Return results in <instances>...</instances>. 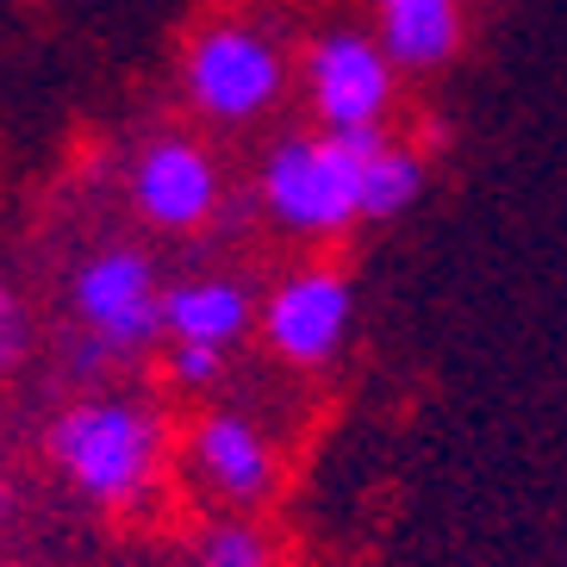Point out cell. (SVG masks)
Listing matches in <instances>:
<instances>
[{
    "instance_id": "1",
    "label": "cell",
    "mask_w": 567,
    "mask_h": 567,
    "mask_svg": "<svg viewBox=\"0 0 567 567\" xmlns=\"http://www.w3.org/2000/svg\"><path fill=\"white\" fill-rule=\"evenodd\" d=\"M38 450L51 474L101 517H137L182 474V424L137 386H82L51 412Z\"/></svg>"
},
{
    "instance_id": "2",
    "label": "cell",
    "mask_w": 567,
    "mask_h": 567,
    "mask_svg": "<svg viewBox=\"0 0 567 567\" xmlns=\"http://www.w3.org/2000/svg\"><path fill=\"white\" fill-rule=\"evenodd\" d=\"M381 132H324V125H293L275 132L256 156L250 206L262 225L300 250H337L368 225V163H374Z\"/></svg>"
},
{
    "instance_id": "3",
    "label": "cell",
    "mask_w": 567,
    "mask_h": 567,
    "mask_svg": "<svg viewBox=\"0 0 567 567\" xmlns=\"http://www.w3.org/2000/svg\"><path fill=\"white\" fill-rule=\"evenodd\" d=\"M293 69H300V44H287L262 13L218 7L175 51V94L200 132H256L287 101H300Z\"/></svg>"
},
{
    "instance_id": "4",
    "label": "cell",
    "mask_w": 567,
    "mask_h": 567,
    "mask_svg": "<svg viewBox=\"0 0 567 567\" xmlns=\"http://www.w3.org/2000/svg\"><path fill=\"white\" fill-rule=\"evenodd\" d=\"M163 300H168V275L137 237L87 244L63 275L69 324L113 368H132L163 350Z\"/></svg>"
},
{
    "instance_id": "5",
    "label": "cell",
    "mask_w": 567,
    "mask_h": 567,
    "mask_svg": "<svg viewBox=\"0 0 567 567\" xmlns=\"http://www.w3.org/2000/svg\"><path fill=\"white\" fill-rule=\"evenodd\" d=\"M400 87L405 69L386 56L368 19H331L300 38V69H293V94L306 118L324 132H393L400 118Z\"/></svg>"
},
{
    "instance_id": "6",
    "label": "cell",
    "mask_w": 567,
    "mask_h": 567,
    "mask_svg": "<svg viewBox=\"0 0 567 567\" xmlns=\"http://www.w3.org/2000/svg\"><path fill=\"white\" fill-rule=\"evenodd\" d=\"M355 337V275L331 250H306L262 287L256 343L287 374H331Z\"/></svg>"
},
{
    "instance_id": "7",
    "label": "cell",
    "mask_w": 567,
    "mask_h": 567,
    "mask_svg": "<svg viewBox=\"0 0 567 567\" xmlns=\"http://www.w3.org/2000/svg\"><path fill=\"white\" fill-rule=\"evenodd\" d=\"M125 206L151 237H206L231 206L225 156L200 125H156L125 156Z\"/></svg>"
},
{
    "instance_id": "8",
    "label": "cell",
    "mask_w": 567,
    "mask_h": 567,
    "mask_svg": "<svg viewBox=\"0 0 567 567\" xmlns=\"http://www.w3.org/2000/svg\"><path fill=\"white\" fill-rule=\"evenodd\" d=\"M182 481L200 493L206 512H244L262 517L281 499L287 455L256 412L225 400H206L182 424Z\"/></svg>"
},
{
    "instance_id": "9",
    "label": "cell",
    "mask_w": 567,
    "mask_h": 567,
    "mask_svg": "<svg viewBox=\"0 0 567 567\" xmlns=\"http://www.w3.org/2000/svg\"><path fill=\"white\" fill-rule=\"evenodd\" d=\"M262 324V287H250L231 268H194L168 275L163 300V343H206V350H244Z\"/></svg>"
},
{
    "instance_id": "10",
    "label": "cell",
    "mask_w": 567,
    "mask_h": 567,
    "mask_svg": "<svg viewBox=\"0 0 567 567\" xmlns=\"http://www.w3.org/2000/svg\"><path fill=\"white\" fill-rule=\"evenodd\" d=\"M368 25L405 75H443L467 44V0H368Z\"/></svg>"
},
{
    "instance_id": "11",
    "label": "cell",
    "mask_w": 567,
    "mask_h": 567,
    "mask_svg": "<svg viewBox=\"0 0 567 567\" xmlns=\"http://www.w3.org/2000/svg\"><path fill=\"white\" fill-rule=\"evenodd\" d=\"M431 187V156L412 137L381 132L374 137V163H368V225H393L405 218Z\"/></svg>"
},
{
    "instance_id": "12",
    "label": "cell",
    "mask_w": 567,
    "mask_h": 567,
    "mask_svg": "<svg viewBox=\"0 0 567 567\" xmlns=\"http://www.w3.org/2000/svg\"><path fill=\"white\" fill-rule=\"evenodd\" d=\"M187 567H281V549L275 536L244 512H213L194 530V549H187Z\"/></svg>"
},
{
    "instance_id": "13",
    "label": "cell",
    "mask_w": 567,
    "mask_h": 567,
    "mask_svg": "<svg viewBox=\"0 0 567 567\" xmlns=\"http://www.w3.org/2000/svg\"><path fill=\"white\" fill-rule=\"evenodd\" d=\"M156 368H163V386L182 393V400H218V386L231 374V350H206V343H163L156 350Z\"/></svg>"
},
{
    "instance_id": "14",
    "label": "cell",
    "mask_w": 567,
    "mask_h": 567,
    "mask_svg": "<svg viewBox=\"0 0 567 567\" xmlns=\"http://www.w3.org/2000/svg\"><path fill=\"white\" fill-rule=\"evenodd\" d=\"M32 355H38V312H32V300L7 281V268H0V381H13Z\"/></svg>"
}]
</instances>
